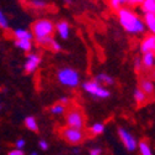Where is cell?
Here are the masks:
<instances>
[{
	"instance_id": "6da1fadb",
	"label": "cell",
	"mask_w": 155,
	"mask_h": 155,
	"mask_svg": "<svg viewBox=\"0 0 155 155\" xmlns=\"http://www.w3.org/2000/svg\"><path fill=\"white\" fill-rule=\"evenodd\" d=\"M117 18L123 30L130 36H140L144 35L147 29L145 24L138 12L132 8H122L117 11Z\"/></svg>"
},
{
	"instance_id": "7a4b0ae2",
	"label": "cell",
	"mask_w": 155,
	"mask_h": 155,
	"mask_svg": "<svg viewBox=\"0 0 155 155\" xmlns=\"http://www.w3.org/2000/svg\"><path fill=\"white\" fill-rule=\"evenodd\" d=\"M57 81L60 82V84H62L63 87L67 88H77L81 84V76L78 73V71L71 68V67H62L57 71Z\"/></svg>"
},
{
	"instance_id": "3957f363",
	"label": "cell",
	"mask_w": 155,
	"mask_h": 155,
	"mask_svg": "<svg viewBox=\"0 0 155 155\" xmlns=\"http://www.w3.org/2000/svg\"><path fill=\"white\" fill-rule=\"evenodd\" d=\"M31 32L35 40H41L45 37L54 36L55 34V24L48 19H38L32 24Z\"/></svg>"
},
{
	"instance_id": "277c9868",
	"label": "cell",
	"mask_w": 155,
	"mask_h": 155,
	"mask_svg": "<svg viewBox=\"0 0 155 155\" xmlns=\"http://www.w3.org/2000/svg\"><path fill=\"white\" fill-rule=\"evenodd\" d=\"M82 89L89 94L93 98H98V99H106L110 97V91L107 87H103L102 84H99L98 82H96L94 80H89L82 83Z\"/></svg>"
},
{
	"instance_id": "5b68a950",
	"label": "cell",
	"mask_w": 155,
	"mask_h": 155,
	"mask_svg": "<svg viewBox=\"0 0 155 155\" xmlns=\"http://www.w3.org/2000/svg\"><path fill=\"white\" fill-rule=\"evenodd\" d=\"M64 124H66V127L83 130V128L86 125V117L83 112L78 108L67 109L66 117H64Z\"/></svg>"
},
{
	"instance_id": "8992f818",
	"label": "cell",
	"mask_w": 155,
	"mask_h": 155,
	"mask_svg": "<svg viewBox=\"0 0 155 155\" xmlns=\"http://www.w3.org/2000/svg\"><path fill=\"white\" fill-rule=\"evenodd\" d=\"M61 137L62 139L66 141V143L71 144V145H80L82 141L86 139V134L83 130L80 129H74V128H70L64 125L61 129Z\"/></svg>"
},
{
	"instance_id": "52a82bcc",
	"label": "cell",
	"mask_w": 155,
	"mask_h": 155,
	"mask_svg": "<svg viewBox=\"0 0 155 155\" xmlns=\"http://www.w3.org/2000/svg\"><path fill=\"white\" fill-rule=\"evenodd\" d=\"M118 135H119V139L123 143V147L129 151V153H133L137 150V147H138V140L137 138L128 130L125 128H119L118 129Z\"/></svg>"
},
{
	"instance_id": "ba28073f",
	"label": "cell",
	"mask_w": 155,
	"mask_h": 155,
	"mask_svg": "<svg viewBox=\"0 0 155 155\" xmlns=\"http://www.w3.org/2000/svg\"><path fill=\"white\" fill-rule=\"evenodd\" d=\"M41 63V57L40 55L37 54H29L26 56V60H25V63H24V70L28 74H31L34 73L38 66H40Z\"/></svg>"
},
{
	"instance_id": "9c48e42d",
	"label": "cell",
	"mask_w": 155,
	"mask_h": 155,
	"mask_svg": "<svg viewBox=\"0 0 155 155\" xmlns=\"http://www.w3.org/2000/svg\"><path fill=\"white\" fill-rule=\"evenodd\" d=\"M140 52H151L155 55V36L154 35H145L140 42Z\"/></svg>"
},
{
	"instance_id": "30bf717a",
	"label": "cell",
	"mask_w": 155,
	"mask_h": 155,
	"mask_svg": "<svg viewBox=\"0 0 155 155\" xmlns=\"http://www.w3.org/2000/svg\"><path fill=\"white\" fill-rule=\"evenodd\" d=\"M55 31L61 38L67 40L70 37V24L67 21H58L57 24H55Z\"/></svg>"
},
{
	"instance_id": "8fae6325",
	"label": "cell",
	"mask_w": 155,
	"mask_h": 155,
	"mask_svg": "<svg viewBox=\"0 0 155 155\" xmlns=\"http://www.w3.org/2000/svg\"><path fill=\"white\" fill-rule=\"evenodd\" d=\"M93 80L96 82H98L99 84H102L103 87H109V86H113L114 84V78H113L112 76H109L108 73H104V72L98 73Z\"/></svg>"
},
{
	"instance_id": "7c38bea8",
	"label": "cell",
	"mask_w": 155,
	"mask_h": 155,
	"mask_svg": "<svg viewBox=\"0 0 155 155\" xmlns=\"http://www.w3.org/2000/svg\"><path fill=\"white\" fill-rule=\"evenodd\" d=\"M141 64H143V70H151L155 67V55L151 52H145L140 57Z\"/></svg>"
},
{
	"instance_id": "4fadbf2b",
	"label": "cell",
	"mask_w": 155,
	"mask_h": 155,
	"mask_svg": "<svg viewBox=\"0 0 155 155\" xmlns=\"http://www.w3.org/2000/svg\"><path fill=\"white\" fill-rule=\"evenodd\" d=\"M143 21L145 24V29L150 35L155 36V14H144Z\"/></svg>"
},
{
	"instance_id": "5bb4252c",
	"label": "cell",
	"mask_w": 155,
	"mask_h": 155,
	"mask_svg": "<svg viewBox=\"0 0 155 155\" xmlns=\"http://www.w3.org/2000/svg\"><path fill=\"white\" fill-rule=\"evenodd\" d=\"M12 36L15 37V40H31L34 38V35L30 30L26 29H16L12 31Z\"/></svg>"
},
{
	"instance_id": "9a60e30c",
	"label": "cell",
	"mask_w": 155,
	"mask_h": 155,
	"mask_svg": "<svg viewBox=\"0 0 155 155\" xmlns=\"http://www.w3.org/2000/svg\"><path fill=\"white\" fill-rule=\"evenodd\" d=\"M139 88H140L147 96H151V94H154V92H155V84L153 83V81L147 80V78H143V80L140 81Z\"/></svg>"
},
{
	"instance_id": "2e32d148",
	"label": "cell",
	"mask_w": 155,
	"mask_h": 155,
	"mask_svg": "<svg viewBox=\"0 0 155 155\" xmlns=\"http://www.w3.org/2000/svg\"><path fill=\"white\" fill-rule=\"evenodd\" d=\"M139 8L143 14H155V0H144Z\"/></svg>"
},
{
	"instance_id": "e0dca14e",
	"label": "cell",
	"mask_w": 155,
	"mask_h": 155,
	"mask_svg": "<svg viewBox=\"0 0 155 155\" xmlns=\"http://www.w3.org/2000/svg\"><path fill=\"white\" fill-rule=\"evenodd\" d=\"M137 150L140 155H153V149H151V147L149 145V143L147 140L138 141Z\"/></svg>"
},
{
	"instance_id": "ac0fdd59",
	"label": "cell",
	"mask_w": 155,
	"mask_h": 155,
	"mask_svg": "<svg viewBox=\"0 0 155 155\" xmlns=\"http://www.w3.org/2000/svg\"><path fill=\"white\" fill-rule=\"evenodd\" d=\"M14 45L18 48H20L21 51H24V52H30L32 50V46H34L31 40H15Z\"/></svg>"
},
{
	"instance_id": "d6986e66",
	"label": "cell",
	"mask_w": 155,
	"mask_h": 155,
	"mask_svg": "<svg viewBox=\"0 0 155 155\" xmlns=\"http://www.w3.org/2000/svg\"><path fill=\"white\" fill-rule=\"evenodd\" d=\"M66 112H67V107L61 104L58 102L50 107V113L54 115H63V114H66Z\"/></svg>"
},
{
	"instance_id": "ffe728a7",
	"label": "cell",
	"mask_w": 155,
	"mask_h": 155,
	"mask_svg": "<svg viewBox=\"0 0 155 155\" xmlns=\"http://www.w3.org/2000/svg\"><path fill=\"white\" fill-rule=\"evenodd\" d=\"M28 5L34 10H45L48 6L46 0H29Z\"/></svg>"
},
{
	"instance_id": "44dd1931",
	"label": "cell",
	"mask_w": 155,
	"mask_h": 155,
	"mask_svg": "<svg viewBox=\"0 0 155 155\" xmlns=\"http://www.w3.org/2000/svg\"><path fill=\"white\" fill-rule=\"evenodd\" d=\"M24 123H25V127H26L29 130H31V132H37V130H38L37 120H36L35 117H32V115H29V117L25 118Z\"/></svg>"
},
{
	"instance_id": "7402d4cb",
	"label": "cell",
	"mask_w": 155,
	"mask_h": 155,
	"mask_svg": "<svg viewBox=\"0 0 155 155\" xmlns=\"http://www.w3.org/2000/svg\"><path fill=\"white\" fill-rule=\"evenodd\" d=\"M104 129H106V125L103 124L102 122H97V123H93L89 128V133L92 135H101L104 133Z\"/></svg>"
},
{
	"instance_id": "603a6c76",
	"label": "cell",
	"mask_w": 155,
	"mask_h": 155,
	"mask_svg": "<svg viewBox=\"0 0 155 155\" xmlns=\"http://www.w3.org/2000/svg\"><path fill=\"white\" fill-rule=\"evenodd\" d=\"M133 97H134V101L138 103V104H143V103L147 102V99H148V96L143 91H141L140 88H135L134 89Z\"/></svg>"
},
{
	"instance_id": "cb8c5ba5",
	"label": "cell",
	"mask_w": 155,
	"mask_h": 155,
	"mask_svg": "<svg viewBox=\"0 0 155 155\" xmlns=\"http://www.w3.org/2000/svg\"><path fill=\"white\" fill-rule=\"evenodd\" d=\"M108 4L113 10L118 11L122 8L128 6V0H108Z\"/></svg>"
},
{
	"instance_id": "d4e9b609",
	"label": "cell",
	"mask_w": 155,
	"mask_h": 155,
	"mask_svg": "<svg viewBox=\"0 0 155 155\" xmlns=\"http://www.w3.org/2000/svg\"><path fill=\"white\" fill-rule=\"evenodd\" d=\"M55 40L54 36H50V37H45V38H41V40H36V44L38 46H42V47H48L51 46V44H52V41Z\"/></svg>"
},
{
	"instance_id": "484cf974",
	"label": "cell",
	"mask_w": 155,
	"mask_h": 155,
	"mask_svg": "<svg viewBox=\"0 0 155 155\" xmlns=\"http://www.w3.org/2000/svg\"><path fill=\"white\" fill-rule=\"evenodd\" d=\"M0 29H3V30L9 29V20L2 10H0Z\"/></svg>"
},
{
	"instance_id": "4316f807",
	"label": "cell",
	"mask_w": 155,
	"mask_h": 155,
	"mask_svg": "<svg viewBox=\"0 0 155 155\" xmlns=\"http://www.w3.org/2000/svg\"><path fill=\"white\" fill-rule=\"evenodd\" d=\"M134 70L137 72H141V71H143V64H141L140 57H135L134 58Z\"/></svg>"
},
{
	"instance_id": "83f0119b",
	"label": "cell",
	"mask_w": 155,
	"mask_h": 155,
	"mask_svg": "<svg viewBox=\"0 0 155 155\" xmlns=\"http://www.w3.org/2000/svg\"><path fill=\"white\" fill-rule=\"evenodd\" d=\"M50 50H52L54 52H60V51L62 50V46H61V44L58 41L54 40L52 44H51V46H50Z\"/></svg>"
},
{
	"instance_id": "f1b7e54d",
	"label": "cell",
	"mask_w": 155,
	"mask_h": 155,
	"mask_svg": "<svg viewBox=\"0 0 155 155\" xmlns=\"http://www.w3.org/2000/svg\"><path fill=\"white\" fill-rule=\"evenodd\" d=\"M144 0H128V8H139L141 5V3H143Z\"/></svg>"
},
{
	"instance_id": "f546056e",
	"label": "cell",
	"mask_w": 155,
	"mask_h": 155,
	"mask_svg": "<svg viewBox=\"0 0 155 155\" xmlns=\"http://www.w3.org/2000/svg\"><path fill=\"white\" fill-rule=\"evenodd\" d=\"M25 145H26V141H25L24 139H18L16 141H15V149H20V150H22L24 148H25Z\"/></svg>"
},
{
	"instance_id": "4dcf8cb0",
	"label": "cell",
	"mask_w": 155,
	"mask_h": 155,
	"mask_svg": "<svg viewBox=\"0 0 155 155\" xmlns=\"http://www.w3.org/2000/svg\"><path fill=\"white\" fill-rule=\"evenodd\" d=\"M102 149L99 148V147H94V148H92V149H89V151H88V155H102Z\"/></svg>"
},
{
	"instance_id": "1f68e13d",
	"label": "cell",
	"mask_w": 155,
	"mask_h": 155,
	"mask_svg": "<svg viewBox=\"0 0 155 155\" xmlns=\"http://www.w3.org/2000/svg\"><path fill=\"white\" fill-rule=\"evenodd\" d=\"M38 148H40L41 150H47L48 149V143L46 140H40L38 141Z\"/></svg>"
},
{
	"instance_id": "d6a6232c",
	"label": "cell",
	"mask_w": 155,
	"mask_h": 155,
	"mask_svg": "<svg viewBox=\"0 0 155 155\" xmlns=\"http://www.w3.org/2000/svg\"><path fill=\"white\" fill-rule=\"evenodd\" d=\"M70 102H71V101H70V98H68V97H61V98L58 99V103H61V104L66 106V107L70 104Z\"/></svg>"
},
{
	"instance_id": "836d02e7",
	"label": "cell",
	"mask_w": 155,
	"mask_h": 155,
	"mask_svg": "<svg viewBox=\"0 0 155 155\" xmlns=\"http://www.w3.org/2000/svg\"><path fill=\"white\" fill-rule=\"evenodd\" d=\"M9 155H25L24 150H20V149H12L9 151Z\"/></svg>"
},
{
	"instance_id": "e575fe53",
	"label": "cell",
	"mask_w": 155,
	"mask_h": 155,
	"mask_svg": "<svg viewBox=\"0 0 155 155\" xmlns=\"http://www.w3.org/2000/svg\"><path fill=\"white\" fill-rule=\"evenodd\" d=\"M62 2H63L64 4H67V5H71V4L73 3V0H62Z\"/></svg>"
},
{
	"instance_id": "d590c367",
	"label": "cell",
	"mask_w": 155,
	"mask_h": 155,
	"mask_svg": "<svg viewBox=\"0 0 155 155\" xmlns=\"http://www.w3.org/2000/svg\"><path fill=\"white\" fill-rule=\"evenodd\" d=\"M73 154H76V155L80 154V149H78V148H74V149H73Z\"/></svg>"
},
{
	"instance_id": "8d00e7d4",
	"label": "cell",
	"mask_w": 155,
	"mask_h": 155,
	"mask_svg": "<svg viewBox=\"0 0 155 155\" xmlns=\"http://www.w3.org/2000/svg\"><path fill=\"white\" fill-rule=\"evenodd\" d=\"M30 155H38V154H37V153H36V151H32V153H31V154H30Z\"/></svg>"
}]
</instances>
